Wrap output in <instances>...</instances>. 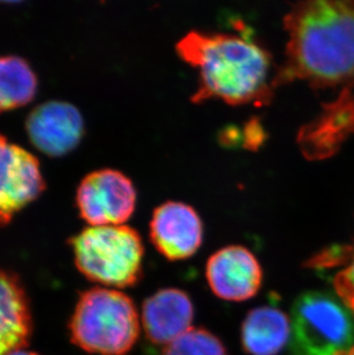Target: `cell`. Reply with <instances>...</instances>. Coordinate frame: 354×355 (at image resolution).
I'll list each match as a JSON object with an SVG mask.
<instances>
[{"label": "cell", "mask_w": 354, "mask_h": 355, "mask_svg": "<svg viewBox=\"0 0 354 355\" xmlns=\"http://www.w3.org/2000/svg\"><path fill=\"white\" fill-rule=\"evenodd\" d=\"M285 59L275 71L273 90L294 80L314 89L354 84V0L294 3L283 19Z\"/></svg>", "instance_id": "obj_1"}, {"label": "cell", "mask_w": 354, "mask_h": 355, "mask_svg": "<svg viewBox=\"0 0 354 355\" xmlns=\"http://www.w3.org/2000/svg\"><path fill=\"white\" fill-rule=\"evenodd\" d=\"M178 57L199 71V87L191 101L219 98L228 104L271 101V57L243 36L190 31L176 44Z\"/></svg>", "instance_id": "obj_2"}, {"label": "cell", "mask_w": 354, "mask_h": 355, "mask_svg": "<svg viewBox=\"0 0 354 355\" xmlns=\"http://www.w3.org/2000/svg\"><path fill=\"white\" fill-rule=\"evenodd\" d=\"M71 342L85 352L127 355L140 336L134 302L117 290L94 288L81 293L69 322Z\"/></svg>", "instance_id": "obj_3"}, {"label": "cell", "mask_w": 354, "mask_h": 355, "mask_svg": "<svg viewBox=\"0 0 354 355\" xmlns=\"http://www.w3.org/2000/svg\"><path fill=\"white\" fill-rule=\"evenodd\" d=\"M78 270L112 288H130L143 276L141 236L128 225L87 227L69 241Z\"/></svg>", "instance_id": "obj_4"}, {"label": "cell", "mask_w": 354, "mask_h": 355, "mask_svg": "<svg viewBox=\"0 0 354 355\" xmlns=\"http://www.w3.org/2000/svg\"><path fill=\"white\" fill-rule=\"evenodd\" d=\"M290 339V355H348L354 318L334 295L304 292L291 309Z\"/></svg>", "instance_id": "obj_5"}, {"label": "cell", "mask_w": 354, "mask_h": 355, "mask_svg": "<svg viewBox=\"0 0 354 355\" xmlns=\"http://www.w3.org/2000/svg\"><path fill=\"white\" fill-rule=\"evenodd\" d=\"M77 207L91 227L122 225L136 206V190L126 175L114 169L92 171L82 180Z\"/></svg>", "instance_id": "obj_6"}, {"label": "cell", "mask_w": 354, "mask_h": 355, "mask_svg": "<svg viewBox=\"0 0 354 355\" xmlns=\"http://www.w3.org/2000/svg\"><path fill=\"white\" fill-rule=\"evenodd\" d=\"M45 189L40 162L31 152L0 134V227Z\"/></svg>", "instance_id": "obj_7"}, {"label": "cell", "mask_w": 354, "mask_h": 355, "mask_svg": "<svg viewBox=\"0 0 354 355\" xmlns=\"http://www.w3.org/2000/svg\"><path fill=\"white\" fill-rule=\"evenodd\" d=\"M262 268L248 248L231 245L208 259L206 278L214 295L228 302L253 298L262 284Z\"/></svg>", "instance_id": "obj_8"}, {"label": "cell", "mask_w": 354, "mask_h": 355, "mask_svg": "<svg viewBox=\"0 0 354 355\" xmlns=\"http://www.w3.org/2000/svg\"><path fill=\"white\" fill-rule=\"evenodd\" d=\"M150 238L160 254L171 261L190 258L201 248L203 223L197 211L180 201H167L154 209Z\"/></svg>", "instance_id": "obj_9"}, {"label": "cell", "mask_w": 354, "mask_h": 355, "mask_svg": "<svg viewBox=\"0 0 354 355\" xmlns=\"http://www.w3.org/2000/svg\"><path fill=\"white\" fill-rule=\"evenodd\" d=\"M353 85L343 87L334 103L324 105L314 120L299 129L297 143L305 158H328L341 148L350 135L354 134Z\"/></svg>", "instance_id": "obj_10"}, {"label": "cell", "mask_w": 354, "mask_h": 355, "mask_svg": "<svg viewBox=\"0 0 354 355\" xmlns=\"http://www.w3.org/2000/svg\"><path fill=\"white\" fill-rule=\"evenodd\" d=\"M26 128L38 150L61 157L76 148L84 132L83 118L74 105L51 101L38 105L28 115Z\"/></svg>", "instance_id": "obj_11"}, {"label": "cell", "mask_w": 354, "mask_h": 355, "mask_svg": "<svg viewBox=\"0 0 354 355\" xmlns=\"http://www.w3.org/2000/svg\"><path fill=\"white\" fill-rule=\"evenodd\" d=\"M194 305L187 292L161 288L144 302L142 323L147 340L153 345H168L190 330Z\"/></svg>", "instance_id": "obj_12"}, {"label": "cell", "mask_w": 354, "mask_h": 355, "mask_svg": "<svg viewBox=\"0 0 354 355\" xmlns=\"http://www.w3.org/2000/svg\"><path fill=\"white\" fill-rule=\"evenodd\" d=\"M33 331L31 306L20 278L0 269V355L24 349Z\"/></svg>", "instance_id": "obj_13"}, {"label": "cell", "mask_w": 354, "mask_h": 355, "mask_svg": "<svg viewBox=\"0 0 354 355\" xmlns=\"http://www.w3.org/2000/svg\"><path fill=\"white\" fill-rule=\"evenodd\" d=\"M242 346L251 355H276L291 336V320L282 309L261 306L248 312L242 324Z\"/></svg>", "instance_id": "obj_14"}, {"label": "cell", "mask_w": 354, "mask_h": 355, "mask_svg": "<svg viewBox=\"0 0 354 355\" xmlns=\"http://www.w3.org/2000/svg\"><path fill=\"white\" fill-rule=\"evenodd\" d=\"M36 91V75L24 58L0 57V112L27 105Z\"/></svg>", "instance_id": "obj_15"}, {"label": "cell", "mask_w": 354, "mask_h": 355, "mask_svg": "<svg viewBox=\"0 0 354 355\" xmlns=\"http://www.w3.org/2000/svg\"><path fill=\"white\" fill-rule=\"evenodd\" d=\"M161 355H228L227 349L217 336L206 329L191 328L165 346Z\"/></svg>", "instance_id": "obj_16"}, {"label": "cell", "mask_w": 354, "mask_h": 355, "mask_svg": "<svg viewBox=\"0 0 354 355\" xmlns=\"http://www.w3.org/2000/svg\"><path fill=\"white\" fill-rule=\"evenodd\" d=\"M332 266L345 262L346 266L334 278V286L338 298L354 318V244L350 248L330 250Z\"/></svg>", "instance_id": "obj_17"}, {"label": "cell", "mask_w": 354, "mask_h": 355, "mask_svg": "<svg viewBox=\"0 0 354 355\" xmlns=\"http://www.w3.org/2000/svg\"><path fill=\"white\" fill-rule=\"evenodd\" d=\"M8 355H38L34 352H29V351H26V349H17L15 352H12Z\"/></svg>", "instance_id": "obj_18"}, {"label": "cell", "mask_w": 354, "mask_h": 355, "mask_svg": "<svg viewBox=\"0 0 354 355\" xmlns=\"http://www.w3.org/2000/svg\"><path fill=\"white\" fill-rule=\"evenodd\" d=\"M348 355H354V347L351 349V352L348 353Z\"/></svg>", "instance_id": "obj_19"}]
</instances>
